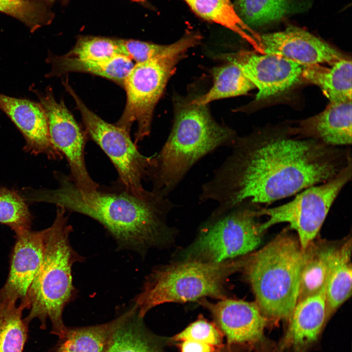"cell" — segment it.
Segmentation results:
<instances>
[{
    "instance_id": "29",
    "label": "cell",
    "mask_w": 352,
    "mask_h": 352,
    "mask_svg": "<svg viewBox=\"0 0 352 352\" xmlns=\"http://www.w3.org/2000/svg\"><path fill=\"white\" fill-rule=\"evenodd\" d=\"M32 217L23 197L17 192L0 188V223L17 233L30 229Z\"/></svg>"
},
{
    "instance_id": "7",
    "label": "cell",
    "mask_w": 352,
    "mask_h": 352,
    "mask_svg": "<svg viewBox=\"0 0 352 352\" xmlns=\"http://www.w3.org/2000/svg\"><path fill=\"white\" fill-rule=\"evenodd\" d=\"M200 37L198 32H187L163 55L135 63L128 74L123 85L126 94L125 109L115 124L130 132L136 123L134 143L136 145L151 132L155 107L176 65L189 49L199 43Z\"/></svg>"
},
{
    "instance_id": "15",
    "label": "cell",
    "mask_w": 352,
    "mask_h": 352,
    "mask_svg": "<svg viewBox=\"0 0 352 352\" xmlns=\"http://www.w3.org/2000/svg\"><path fill=\"white\" fill-rule=\"evenodd\" d=\"M259 41L264 54L283 57L303 67L332 64L343 58L326 42L294 26L282 31L262 34Z\"/></svg>"
},
{
    "instance_id": "17",
    "label": "cell",
    "mask_w": 352,
    "mask_h": 352,
    "mask_svg": "<svg viewBox=\"0 0 352 352\" xmlns=\"http://www.w3.org/2000/svg\"><path fill=\"white\" fill-rule=\"evenodd\" d=\"M352 101L330 102L321 113L291 129L299 137L314 139L326 145L343 147L352 143Z\"/></svg>"
},
{
    "instance_id": "5",
    "label": "cell",
    "mask_w": 352,
    "mask_h": 352,
    "mask_svg": "<svg viewBox=\"0 0 352 352\" xmlns=\"http://www.w3.org/2000/svg\"><path fill=\"white\" fill-rule=\"evenodd\" d=\"M245 256L243 268L261 313L288 321L297 303L304 249L287 230Z\"/></svg>"
},
{
    "instance_id": "1",
    "label": "cell",
    "mask_w": 352,
    "mask_h": 352,
    "mask_svg": "<svg viewBox=\"0 0 352 352\" xmlns=\"http://www.w3.org/2000/svg\"><path fill=\"white\" fill-rule=\"evenodd\" d=\"M231 153L201 186L199 199L220 214L244 205L258 209L323 183L352 162L350 148L266 129L239 137Z\"/></svg>"
},
{
    "instance_id": "19",
    "label": "cell",
    "mask_w": 352,
    "mask_h": 352,
    "mask_svg": "<svg viewBox=\"0 0 352 352\" xmlns=\"http://www.w3.org/2000/svg\"><path fill=\"white\" fill-rule=\"evenodd\" d=\"M133 304L122 318L110 337L106 352H167L168 338L160 336L145 325Z\"/></svg>"
},
{
    "instance_id": "23",
    "label": "cell",
    "mask_w": 352,
    "mask_h": 352,
    "mask_svg": "<svg viewBox=\"0 0 352 352\" xmlns=\"http://www.w3.org/2000/svg\"><path fill=\"white\" fill-rule=\"evenodd\" d=\"M337 245L314 240L304 249L297 302L318 292L325 285L330 261Z\"/></svg>"
},
{
    "instance_id": "10",
    "label": "cell",
    "mask_w": 352,
    "mask_h": 352,
    "mask_svg": "<svg viewBox=\"0 0 352 352\" xmlns=\"http://www.w3.org/2000/svg\"><path fill=\"white\" fill-rule=\"evenodd\" d=\"M352 162L330 180L319 185L310 186L291 201L273 208L255 209L257 217L266 216L268 220L261 223L264 233L273 225L286 222L295 231L304 249L318 235L332 203L338 195L352 179Z\"/></svg>"
},
{
    "instance_id": "6",
    "label": "cell",
    "mask_w": 352,
    "mask_h": 352,
    "mask_svg": "<svg viewBox=\"0 0 352 352\" xmlns=\"http://www.w3.org/2000/svg\"><path fill=\"white\" fill-rule=\"evenodd\" d=\"M244 259L243 256L220 263L181 260L156 268L134 299L138 315L144 318L154 307L167 303L226 298L227 282L242 267Z\"/></svg>"
},
{
    "instance_id": "2",
    "label": "cell",
    "mask_w": 352,
    "mask_h": 352,
    "mask_svg": "<svg viewBox=\"0 0 352 352\" xmlns=\"http://www.w3.org/2000/svg\"><path fill=\"white\" fill-rule=\"evenodd\" d=\"M59 187L33 189L32 202H44L79 213L103 225L122 247L141 251L157 245L172 233L166 223L176 205L152 191L140 197L122 184L99 187L90 193L79 190L67 176L55 173Z\"/></svg>"
},
{
    "instance_id": "13",
    "label": "cell",
    "mask_w": 352,
    "mask_h": 352,
    "mask_svg": "<svg viewBox=\"0 0 352 352\" xmlns=\"http://www.w3.org/2000/svg\"><path fill=\"white\" fill-rule=\"evenodd\" d=\"M45 229H30L16 233V242L11 255L9 272L0 294L24 306L28 309L27 296L37 274L44 252Z\"/></svg>"
},
{
    "instance_id": "32",
    "label": "cell",
    "mask_w": 352,
    "mask_h": 352,
    "mask_svg": "<svg viewBox=\"0 0 352 352\" xmlns=\"http://www.w3.org/2000/svg\"><path fill=\"white\" fill-rule=\"evenodd\" d=\"M0 12L22 21L26 24L32 31L44 24L43 8L35 1L26 0H0Z\"/></svg>"
},
{
    "instance_id": "4",
    "label": "cell",
    "mask_w": 352,
    "mask_h": 352,
    "mask_svg": "<svg viewBox=\"0 0 352 352\" xmlns=\"http://www.w3.org/2000/svg\"><path fill=\"white\" fill-rule=\"evenodd\" d=\"M57 207L53 223L45 229L43 259L27 293L29 312L24 320L29 324L34 319H38L43 330L49 320L50 333L59 338L67 328L63 319V311L74 296L72 267L81 257L69 242L72 228L68 223L66 210Z\"/></svg>"
},
{
    "instance_id": "14",
    "label": "cell",
    "mask_w": 352,
    "mask_h": 352,
    "mask_svg": "<svg viewBox=\"0 0 352 352\" xmlns=\"http://www.w3.org/2000/svg\"><path fill=\"white\" fill-rule=\"evenodd\" d=\"M199 303L211 314L214 322L228 344L250 347L263 337L267 320L256 303L227 298L212 303L206 299Z\"/></svg>"
},
{
    "instance_id": "3",
    "label": "cell",
    "mask_w": 352,
    "mask_h": 352,
    "mask_svg": "<svg viewBox=\"0 0 352 352\" xmlns=\"http://www.w3.org/2000/svg\"><path fill=\"white\" fill-rule=\"evenodd\" d=\"M237 137L234 131L215 121L207 105L193 97L176 98L170 133L152 156L147 178L151 191L167 197L199 160L218 148H230Z\"/></svg>"
},
{
    "instance_id": "27",
    "label": "cell",
    "mask_w": 352,
    "mask_h": 352,
    "mask_svg": "<svg viewBox=\"0 0 352 352\" xmlns=\"http://www.w3.org/2000/svg\"><path fill=\"white\" fill-rule=\"evenodd\" d=\"M235 10L248 27L278 22L295 8L294 0H235Z\"/></svg>"
},
{
    "instance_id": "30",
    "label": "cell",
    "mask_w": 352,
    "mask_h": 352,
    "mask_svg": "<svg viewBox=\"0 0 352 352\" xmlns=\"http://www.w3.org/2000/svg\"><path fill=\"white\" fill-rule=\"evenodd\" d=\"M67 56L87 60H105L122 55L118 39L99 37L79 39Z\"/></svg>"
},
{
    "instance_id": "8",
    "label": "cell",
    "mask_w": 352,
    "mask_h": 352,
    "mask_svg": "<svg viewBox=\"0 0 352 352\" xmlns=\"http://www.w3.org/2000/svg\"><path fill=\"white\" fill-rule=\"evenodd\" d=\"M255 209L242 205L211 214L181 260L220 263L250 254L260 245L263 234Z\"/></svg>"
},
{
    "instance_id": "12",
    "label": "cell",
    "mask_w": 352,
    "mask_h": 352,
    "mask_svg": "<svg viewBox=\"0 0 352 352\" xmlns=\"http://www.w3.org/2000/svg\"><path fill=\"white\" fill-rule=\"evenodd\" d=\"M225 58L235 63L258 88L257 101L285 92L302 76L303 66L276 55L238 53L228 55Z\"/></svg>"
},
{
    "instance_id": "35",
    "label": "cell",
    "mask_w": 352,
    "mask_h": 352,
    "mask_svg": "<svg viewBox=\"0 0 352 352\" xmlns=\"http://www.w3.org/2000/svg\"><path fill=\"white\" fill-rule=\"evenodd\" d=\"M249 347L246 345L226 343L215 352H244Z\"/></svg>"
},
{
    "instance_id": "25",
    "label": "cell",
    "mask_w": 352,
    "mask_h": 352,
    "mask_svg": "<svg viewBox=\"0 0 352 352\" xmlns=\"http://www.w3.org/2000/svg\"><path fill=\"white\" fill-rule=\"evenodd\" d=\"M22 304L0 294V352H22L28 336V326L22 318Z\"/></svg>"
},
{
    "instance_id": "31",
    "label": "cell",
    "mask_w": 352,
    "mask_h": 352,
    "mask_svg": "<svg viewBox=\"0 0 352 352\" xmlns=\"http://www.w3.org/2000/svg\"><path fill=\"white\" fill-rule=\"evenodd\" d=\"M224 338L223 333L214 322L199 315L182 331L168 338V342L175 344L185 340H194L220 348L224 344Z\"/></svg>"
},
{
    "instance_id": "16",
    "label": "cell",
    "mask_w": 352,
    "mask_h": 352,
    "mask_svg": "<svg viewBox=\"0 0 352 352\" xmlns=\"http://www.w3.org/2000/svg\"><path fill=\"white\" fill-rule=\"evenodd\" d=\"M0 110L22 134L26 151L34 154H44L51 159L62 158L63 155L51 142L47 117L39 102L0 93Z\"/></svg>"
},
{
    "instance_id": "21",
    "label": "cell",
    "mask_w": 352,
    "mask_h": 352,
    "mask_svg": "<svg viewBox=\"0 0 352 352\" xmlns=\"http://www.w3.org/2000/svg\"><path fill=\"white\" fill-rule=\"evenodd\" d=\"M351 254L350 237L338 244L332 255L326 284L327 321L351 296Z\"/></svg>"
},
{
    "instance_id": "11",
    "label": "cell",
    "mask_w": 352,
    "mask_h": 352,
    "mask_svg": "<svg viewBox=\"0 0 352 352\" xmlns=\"http://www.w3.org/2000/svg\"><path fill=\"white\" fill-rule=\"evenodd\" d=\"M39 103L45 113L51 142L65 156L69 169V179L81 191L92 192L99 184L91 177L85 159L86 133L81 129L63 99L57 101L52 89L37 90Z\"/></svg>"
},
{
    "instance_id": "18",
    "label": "cell",
    "mask_w": 352,
    "mask_h": 352,
    "mask_svg": "<svg viewBox=\"0 0 352 352\" xmlns=\"http://www.w3.org/2000/svg\"><path fill=\"white\" fill-rule=\"evenodd\" d=\"M326 284L318 292L297 302L288 320L284 344L300 350L317 340L327 321Z\"/></svg>"
},
{
    "instance_id": "36",
    "label": "cell",
    "mask_w": 352,
    "mask_h": 352,
    "mask_svg": "<svg viewBox=\"0 0 352 352\" xmlns=\"http://www.w3.org/2000/svg\"><path fill=\"white\" fill-rule=\"evenodd\" d=\"M132 0L136 1H144L145 0Z\"/></svg>"
},
{
    "instance_id": "33",
    "label": "cell",
    "mask_w": 352,
    "mask_h": 352,
    "mask_svg": "<svg viewBox=\"0 0 352 352\" xmlns=\"http://www.w3.org/2000/svg\"><path fill=\"white\" fill-rule=\"evenodd\" d=\"M121 54L136 63L159 57L169 51L173 44H158L135 40L118 39Z\"/></svg>"
},
{
    "instance_id": "26",
    "label": "cell",
    "mask_w": 352,
    "mask_h": 352,
    "mask_svg": "<svg viewBox=\"0 0 352 352\" xmlns=\"http://www.w3.org/2000/svg\"><path fill=\"white\" fill-rule=\"evenodd\" d=\"M228 61L212 69L213 85L207 92L195 97L197 103L207 105L215 100L246 94L255 87L235 63Z\"/></svg>"
},
{
    "instance_id": "9",
    "label": "cell",
    "mask_w": 352,
    "mask_h": 352,
    "mask_svg": "<svg viewBox=\"0 0 352 352\" xmlns=\"http://www.w3.org/2000/svg\"><path fill=\"white\" fill-rule=\"evenodd\" d=\"M63 84L80 112L86 134L100 147L116 169L117 182L137 196H146L150 191L144 188L142 182L148 178L152 165V157L140 153L131 139L130 132L107 122L90 110L67 80Z\"/></svg>"
},
{
    "instance_id": "22",
    "label": "cell",
    "mask_w": 352,
    "mask_h": 352,
    "mask_svg": "<svg viewBox=\"0 0 352 352\" xmlns=\"http://www.w3.org/2000/svg\"><path fill=\"white\" fill-rule=\"evenodd\" d=\"M330 67H303L302 76L318 86L330 102L352 101V61L344 57Z\"/></svg>"
},
{
    "instance_id": "24",
    "label": "cell",
    "mask_w": 352,
    "mask_h": 352,
    "mask_svg": "<svg viewBox=\"0 0 352 352\" xmlns=\"http://www.w3.org/2000/svg\"><path fill=\"white\" fill-rule=\"evenodd\" d=\"M122 318V313L101 324L67 327L48 352H106L112 332Z\"/></svg>"
},
{
    "instance_id": "28",
    "label": "cell",
    "mask_w": 352,
    "mask_h": 352,
    "mask_svg": "<svg viewBox=\"0 0 352 352\" xmlns=\"http://www.w3.org/2000/svg\"><path fill=\"white\" fill-rule=\"evenodd\" d=\"M197 15L242 36L248 27L237 13L231 0H184Z\"/></svg>"
},
{
    "instance_id": "20",
    "label": "cell",
    "mask_w": 352,
    "mask_h": 352,
    "mask_svg": "<svg viewBox=\"0 0 352 352\" xmlns=\"http://www.w3.org/2000/svg\"><path fill=\"white\" fill-rule=\"evenodd\" d=\"M47 61L51 65L46 77L59 76L72 72H85L108 79L123 87L124 81L134 65L123 55L105 60H87L66 55H48Z\"/></svg>"
},
{
    "instance_id": "34",
    "label": "cell",
    "mask_w": 352,
    "mask_h": 352,
    "mask_svg": "<svg viewBox=\"0 0 352 352\" xmlns=\"http://www.w3.org/2000/svg\"><path fill=\"white\" fill-rule=\"evenodd\" d=\"M180 352H215L218 348L208 344L194 341L185 340L175 343Z\"/></svg>"
}]
</instances>
